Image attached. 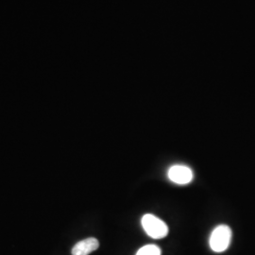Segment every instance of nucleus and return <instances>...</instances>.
Returning <instances> with one entry per match:
<instances>
[{"mask_svg":"<svg viewBox=\"0 0 255 255\" xmlns=\"http://www.w3.org/2000/svg\"><path fill=\"white\" fill-rule=\"evenodd\" d=\"M100 247V242L95 237H89L78 242L72 249V255H89L97 251Z\"/></svg>","mask_w":255,"mask_h":255,"instance_id":"nucleus-4","label":"nucleus"},{"mask_svg":"<svg viewBox=\"0 0 255 255\" xmlns=\"http://www.w3.org/2000/svg\"><path fill=\"white\" fill-rule=\"evenodd\" d=\"M168 179L177 184H187L193 180L191 168L182 164H176L169 168Z\"/></svg>","mask_w":255,"mask_h":255,"instance_id":"nucleus-3","label":"nucleus"},{"mask_svg":"<svg viewBox=\"0 0 255 255\" xmlns=\"http://www.w3.org/2000/svg\"><path fill=\"white\" fill-rule=\"evenodd\" d=\"M232 230L227 225H219L215 229L210 237V247L215 253L225 252L231 243Z\"/></svg>","mask_w":255,"mask_h":255,"instance_id":"nucleus-2","label":"nucleus"},{"mask_svg":"<svg viewBox=\"0 0 255 255\" xmlns=\"http://www.w3.org/2000/svg\"><path fill=\"white\" fill-rule=\"evenodd\" d=\"M142 226L146 235L154 239L164 238L169 232L164 221L151 214H146L142 218Z\"/></svg>","mask_w":255,"mask_h":255,"instance_id":"nucleus-1","label":"nucleus"},{"mask_svg":"<svg viewBox=\"0 0 255 255\" xmlns=\"http://www.w3.org/2000/svg\"><path fill=\"white\" fill-rule=\"evenodd\" d=\"M161 249L156 245H146L142 247L136 255H161Z\"/></svg>","mask_w":255,"mask_h":255,"instance_id":"nucleus-5","label":"nucleus"}]
</instances>
